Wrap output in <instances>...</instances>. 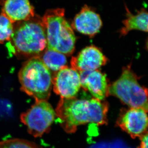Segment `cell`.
<instances>
[{
  "mask_svg": "<svg viewBox=\"0 0 148 148\" xmlns=\"http://www.w3.org/2000/svg\"><path fill=\"white\" fill-rule=\"evenodd\" d=\"M108 104L95 98H61L56 110L61 126L68 133L75 132L77 127L88 123L106 124Z\"/></svg>",
  "mask_w": 148,
  "mask_h": 148,
  "instance_id": "6da1fadb",
  "label": "cell"
},
{
  "mask_svg": "<svg viewBox=\"0 0 148 148\" xmlns=\"http://www.w3.org/2000/svg\"><path fill=\"white\" fill-rule=\"evenodd\" d=\"M34 17L20 22L14 28L10 43L8 45L10 51L34 57L39 56L45 49L46 36L42 19Z\"/></svg>",
  "mask_w": 148,
  "mask_h": 148,
  "instance_id": "7a4b0ae2",
  "label": "cell"
},
{
  "mask_svg": "<svg viewBox=\"0 0 148 148\" xmlns=\"http://www.w3.org/2000/svg\"><path fill=\"white\" fill-rule=\"evenodd\" d=\"M65 16V10L58 8L47 11L42 19L45 30L47 48L70 55L75 50L76 37Z\"/></svg>",
  "mask_w": 148,
  "mask_h": 148,
  "instance_id": "3957f363",
  "label": "cell"
},
{
  "mask_svg": "<svg viewBox=\"0 0 148 148\" xmlns=\"http://www.w3.org/2000/svg\"><path fill=\"white\" fill-rule=\"evenodd\" d=\"M21 90L36 101H47L50 96L53 78L51 71L38 57L24 63L18 74Z\"/></svg>",
  "mask_w": 148,
  "mask_h": 148,
  "instance_id": "277c9868",
  "label": "cell"
},
{
  "mask_svg": "<svg viewBox=\"0 0 148 148\" xmlns=\"http://www.w3.org/2000/svg\"><path fill=\"white\" fill-rule=\"evenodd\" d=\"M130 66L123 69L121 77L109 85L108 95L116 96L131 108H140L148 112V90L141 86Z\"/></svg>",
  "mask_w": 148,
  "mask_h": 148,
  "instance_id": "5b68a950",
  "label": "cell"
},
{
  "mask_svg": "<svg viewBox=\"0 0 148 148\" xmlns=\"http://www.w3.org/2000/svg\"><path fill=\"white\" fill-rule=\"evenodd\" d=\"M56 116L55 111L47 101H36L30 109L21 114L20 120L29 134L38 138L49 131Z\"/></svg>",
  "mask_w": 148,
  "mask_h": 148,
  "instance_id": "8992f818",
  "label": "cell"
},
{
  "mask_svg": "<svg viewBox=\"0 0 148 148\" xmlns=\"http://www.w3.org/2000/svg\"><path fill=\"white\" fill-rule=\"evenodd\" d=\"M116 124L132 138H140L147 133V112L140 108L122 111Z\"/></svg>",
  "mask_w": 148,
  "mask_h": 148,
  "instance_id": "52a82bcc",
  "label": "cell"
},
{
  "mask_svg": "<svg viewBox=\"0 0 148 148\" xmlns=\"http://www.w3.org/2000/svg\"><path fill=\"white\" fill-rule=\"evenodd\" d=\"M53 90L61 98H76L81 87L78 72L65 66L57 72L52 79Z\"/></svg>",
  "mask_w": 148,
  "mask_h": 148,
  "instance_id": "ba28073f",
  "label": "cell"
},
{
  "mask_svg": "<svg viewBox=\"0 0 148 148\" xmlns=\"http://www.w3.org/2000/svg\"><path fill=\"white\" fill-rule=\"evenodd\" d=\"M108 60L98 48L91 45L85 48L76 56L72 57L71 66L78 72L94 71L105 66Z\"/></svg>",
  "mask_w": 148,
  "mask_h": 148,
  "instance_id": "9c48e42d",
  "label": "cell"
},
{
  "mask_svg": "<svg viewBox=\"0 0 148 148\" xmlns=\"http://www.w3.org/2000/svg\"><path fill=\"white\" fill-rule=\"evenodd\" d=\"M103 26L101 16L90 7L85 5L74 17L71 27L80 33L92 38Z\"/></svg>",
  "mask_w": 148,
  "mask_h": 148,
  "instance_id": "30bf717a",
  "label": "cell"
},
{
  "mask_svg": "<svg viewBox=\"0 0 148 148\" xmlns=\"http://www.w3.org/2000/svg\"><path fill=\"white\" fill-rule=\"evenodd\" d=\"M81 86L95 99L102 101L108 95L109 85L106 74L98 70L78 72Z\"/></svg>",
  "mask_w": 148,
  "mask_h": 148,
  "instance_id": "8fae6325",
  "label": "cell"
},
{
  "mask_svg": "<svg viewBox=\"0 0 148 148\" xmlns=\"http://www.w3.org/2000/svg\"><path fill=\"white\" fill-rule=\"evenodd\" d=\"M1 13L13 23L28 21L35 16L34 7L29 0H5L2 4Z\"/></svg>",
  "mask_w": 148,
  "mask_h": 148,
  "instance_id": "7c38bea8",
  "label": "cell"
},
{
  "mask_svg": "<svg viewBox=\"0 0 148 148\" xmlns=\"http://www.w3.org/2000/svg\"><path fill=\"white\" fill-rule=\"evenodd\" d=\"M125 8L126 18L122 21L123 27L120 30L121 36H125L133 30L147 32L148 14L145 9L141 8L140 10L137 11L136 14H133L126 5Z\"/></svg>",
  "mask_w": 148,
  "mask_h": 148,
  "instance_id": "4fadbf2b",
  "label": "cell"
},
{
  "mask_svg": "<svg viewBox=\"0 0 148 148\" xmlns=\"http://www.w3.org/2000/svg\"><path fill=\"white\" fill-rule=\"evenodd\" d=\"M39 56L43 63L50 71H58L67 64V58L64 54L48 48Z\"/></svg>",
  "mask_w": 148,
  "mask_h": 148,
  "instance_id": "5bb4252c",
  "label": "cell"
},
{
  "mask_svg": "<svg viewBox=\"0 0 148 148\" xmlns=\"http://www.w3.org/2000/svg\"><path fill=\"white\" fill-rule=\"evenodd\" d=\"M13 23L3 14L0 15V43L11 38L14 31Z\"/></svg>",
  "mask_w": 148,
  "mask_h": 148,
  "instance_id": "9a60e30c",
  "label": "cell"
},
{
  "mask_svg": "<svg viewBox=\"0 0 148 148\" xmlns=\"http://www.w3.org/2000/svg\"><path fill=\"white\" fill-rule=\"evenodd\" d=\"M0 148H42L36 143L19 139H12L0 142Z\"/></svg>",
  "mask_w": 148,
  "mask_h": 148,
  "instance_id": "2e32d148",
  "label": "cell"
},
{
  "mask_svg": "<svg viewBox=\"0 0 148 148\" xmlns=\"http://www.w3.org/2000/svg\"><path fill=\"white\" fill-rule=\"evenodd\" d=\"M141 143L138 148H148V133H146L140 138Z\"/></svg>",
  "mask_w": 148,
  "mask_h": 148,
  "instance_id": "e0dca14e",
  "label": "cell"
}]
</instances>
